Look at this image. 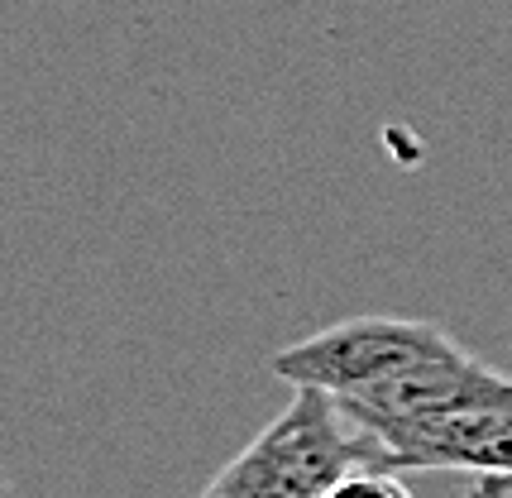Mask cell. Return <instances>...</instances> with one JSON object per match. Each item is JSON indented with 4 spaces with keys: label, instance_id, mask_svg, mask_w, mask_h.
<instances>
[{
    "label": "cell",
    "instance_id": "5b68a950",
    "mask_svg": "<svg viewBox=\"0 0 512 498\" xmlns=\"http://www.w3.org/2000/svg\"><path fill=\"white\" fill-rule=\"evenodd\" d=\"M469 498H512V479L508 475H479Z\"/></svg>",
    "mask_w": 512,
    "mask_h": 498
},
{
    "label": "cell",
    "instance_id": "277c9868",
    "mask_svg": "<svg viewBox=\"0 0 512 498\" xmlns=\"http://www.w3.org/2000/svg\"><path fill=\"white\" fill-rule=\"evenodd\" d=\"M326 498H412L393 470H355L335 484Z\"/></svg>",
    "mask_w": 512,
    "mask_h": 498
},
{
    "label": "cell",
    "instance_id": "8992f818",
    "mask_svg": "<svg viewBox=\"0 0 512 498\" xmlns=\"http://www.w3.org/2000/svg\"><path fill=\"white\" fill-rule=\"evenodd\" d=\"M0 498H15V484H10V475H5V465H0Z\"/></svg>",
    "mask_w": 512,
    "mask_h": 498
},
{
    "label": "cell",
    "instance_id": "6da1fadb",
    "mask_svg": "<svg viewBox=\"0 0 512 498\" xmlns=\"http://www.w3.org/2000/svg\"><path fill=\"white\" fill-rule=\"evenodd\" d=\"M355 470H388L379 441L355 427L331 393L292 388L288 408L197 498H326Z\"/></svg>",
    "mask_w": 512,
    "mask_h": 498
},
{
    "label": "cell",
    "instance_id": "3957f363",
    "mask_svg": "<svg viewBox=\"0 0 512 498\" xmlns=\"http://www.w3.org/2000/svg\"><path fill=\"white\" fill-rule=\"evenodd\" d=\"M383 465L398 470H474L512 479V417H441L369 431Z\"/></svg>",
    "mask_w": 512,
    "mask_h": 498
},
{
    "label": "cell",
    "instance_id": "7a4b0ae2",
    "mask_svg": "<svg viewBox=\"0 0 512 498\" xmlns=\"http://www.w3.org/2000/svg\"><path fill=\"white\" fill-rule=\"evenodd\" d=\"M450 350H460L455 336H446L431 321L374 317L369 312V317L335 321L326 331L278 350L268 369L292 388H321L335 403H350L359 393L393 384L407 369L441 360Z\"/></svg>",
    "mask_w": 512,
    "mask_h": 498
}]
</instances>
